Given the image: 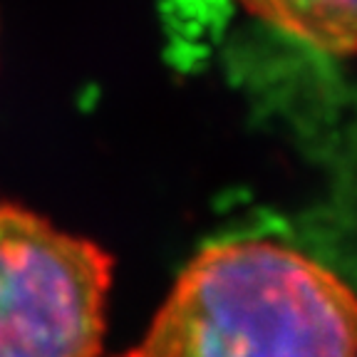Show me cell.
Instances as JSON below:
<instances>
[{
  "mask_svg": "<svg viewBox=\"0 0 357 357\" xmlns=\"http://www.w3.org/2000/svg\"><path fill=\"white\" fill-rule=\"evenodd\" d=\"M355 298L288 245H208L174 283L127 357H355Z\"/></svg>",
  "mask_w": 357,
  "mask_h": 357,
  "instance_id": "cell-1",
  "label": "cell"
},
{
  "mask_svg": "<svg viewBox=\"0 0 357 357\" xmlns=\"http://www.w3.org/2000/svg\"><path fill=\"white\" fill-rule=\"evenodd\" d=\"M112 258L20 206H0V357H97Z\"/></svg>",
  "mask_w": 357,
  "mask_h": 357,
  "instance_id": "cell-2",
  "label": "cell"
},
{
  "mask_svg": "<svg viewBox=\"0 0 357 357\" xmlns=\"http://www.w3.org/2000/svg\"><path fill=\"white\" fill-rule=\"evenodd\" d=\"M238 6L315 52L330 57L355 52V0H238Z\"/></svg>",
  "mask_w": 357,
  "mask_h": 357,
  "instance_id": "cell-3",
  "label": "cell"
}]
</instances>
